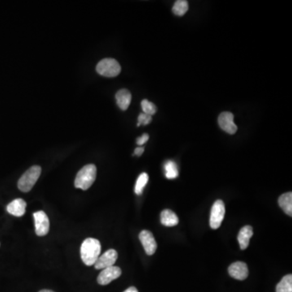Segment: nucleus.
Wrapping results in <instances>:
<instances>
[{"label":"nucleus","instance_id":"obj_1","mask_svg":"<svg viewBox=\"0 0 292 292\" xmlns=\"http://www.w3.org/2000/svg\"><path fill=\"white\" fill-rule=\"evenodd\" d=\"M101 244L99 240L94 238H88L84 240L81 247V257L85 266H91L95 264L100 257Z\"/></svg>","mask_w":292,"mask_h":292},{"label":"nucleus","instance_id":"obj_2","mask_svg":"<svg viewBox=\"0 0 292 292\" xmlns=\"http://www.w3.org/2000/svg\"><path fill=\"white\" fill-rule=\"evenodd\" d=\"M96 176V166L94 164H88L77 173L75 179V187L85 191L89 189L94 183Z\"/></svg>","mask_w":292,"mask_h":292},{"label":"nucleus","instance_id":"obj_3","mask_svg":"<svg viewBox=\"0 0 292 292\" xmlns=\"http://www.w3.org/2000/svg\"><path fill=\"white\" fill-rule=\"evenodd\" d=\"M42 168L39 166H31L18 181V188L23 192H28L39 179Z\"/></svg>","mask_w":292,"mask_h":292},{"label":"nucleus","instance_id":"obj_4","mask_svg":"<svg viewBox=\"0 0 292 292\" xmlns=\"http://www.w3.org/2000/svg\"><path fill=\"white\" fill-rule=\"evenodd\" d=\"M98 74L106 77H117L121 72V67L117 60L114 59H104L97 65Z\"/></svg>","mask_w":292,"mask_h":292},{"label":"nucleus","instance_id":"obj_5","mask_svg":"<svg viewBox=\"0 0 292 292\" xmlns=\"http://www.w3.org/2000/svg\"><path fill=\"white\" fill-rule=\"evenodd\" d=\"M225 209L224 202L222 200H218L214 202L210 211V218H209V226L212 229L216 230L220 227L223 219H224Z\"/></svg>","mask_w":292,"mask_h":292},{"label":"nucleus","instance_id":"obj_6","mask_svg":"<svg viewBox=\"0 0 292 292\" xmlns=\"http://www.w3.org/2000/svg\"><path fill=\"white\" fill-rule=\"evenodd\" d=\"M34 219L35 232L38 236H45L48 234L50 230V221L44 211L35 212L33 214Z\"/></svg>","mask_w":292,"mask_h":292},{"label":"nucleus","instance_id":"obj_7","mask_svg":"<svg viewBox=\"0 0 292 292\" xmlns=\"http://www.w3.org/2000/svg\"><path fill=\"white\" fill-rule=\"evenodd\" d=\"M122 274L121 269L118 266H111L108 268L103 269L98 277V283L100 285L106 286L111 284L112 281L120 277Z\"/></svg>","mask_w":292,"mask_h":292},{"label":"nucleus","instance_id":"obj_8","mask_svg":"<svg viewBox=\"0 0 292 292\" xmlns=\"http://www.w3.org/2000/svg\"><path fill=\"white\" fill-rule=\"evenodd\" d=\"M118 259V253L115 249H109L100 256L94 264L97 270H103L113 266Z\"/></svg>","mask_w":292,"mask_h":292},{"label":"nucleus","instance_id":"obj_9","mask_svg":"<svg viewBox=\"0 0 292 292\" xmlns=\"http://www.w3.org/2000/svg\"><path fill=\"white\" fill-rule=\"evenodd\" d=\"M139 239L146 251V254L148 256L153 255L157 250V244L153 234L149 231L144 230L140 233Z\"/></svg>","mask_w":292,"mask_h":292},{"label":"nucleus","instance_id":"obj_10","mask_svg":"<svg viewBox=\"0 0 292 292\" xmlns=\"http://www.w3.org/2000/svg\"><path fill=\"white\" fill-rule=\"evenodd\" d=\"M218 125L223 131L233 135L237 132V125L234 122V115L231 112H223L218 117Z\"/></svg>","mask_w":292,"mask_h":292},{"label":"nucleus","instance_id":"obj_11","mask_svg":"<svg viewBox=\"0 0 292 292\" xmlns=\"http://www.w3.org/2000/svg\"><path fill=\"white\" fill-rule=\"evenodd\" d=\"M228 273L231 277L237 280H245L249 276V268L246 263L242 262H235L228 268Z\"/></svg>","mask_w":292,"mask_h":292},{"label":"nucleus","instance_id":"obj_12","mask_svg":"<svg viewBox=\"0 0 292 292\" xmlns=\"http://www.w3.org/2000/svg\"><path fill=\"white\" fill-rule=\"evenodd\" d=\"M26 205V202L23 199H15L14 201L7 205V211L15 217H22L25 214Z\"/></svg>","mask_w":292,"mask_h":292},{"label":"nucleus","instance_id":"obj_13","mask_svg":"<svg viewBox=\"0 0 292 292\" xmlns=\"http://www.w3.org/2000/svg\"><path fill=\"white\" fill-rule=\"evenodd\" d=\"M253 236V227L251 226H245L240 230V233L238 235V241L240 244V249L242 250L246 249L249 245L250 239Z\"/></svg>","mask_w":292,"mask_h":292},{"label":"nucleus","instance_id":"obj_14","mask_svg":"<svg viewBox=\"0 0 292 292\" xmlns=\"http://www.w3.org/2000/svg\"><path fill=\"white\" fill-rule=\"evenodd\" d=\"M116 98L120 109L126 111L131 103L132 94L129 90L123 89L116 93Z\"/></svg>","mask_w":292,"mask_h":292},{"label":"nucleus","instance_id":"obj_15","mask_svg":"<svg viewBox=\"0 0 292 292\" xmlns=\"http://www.w3.org/2000/svg\"><path fill=\"white\" fill-rule=\"evenodd\" d=\"M161 223L165 227H174L179 223V218L170 209H164L161 213Z\"/></svg>","mask_w":292,"mask_h":292},{"label":"nucleus","instance_id":"obj_16","mask_svg":"<svg viewBox=\"0 0 292 292\" xmlns=\"http://www.w3.org/2000/svg\"><path fill=\"white\" fill-rule=\"evenodd\" d=\"M279 205L286 214L292 217V193L291 192H287L279 196Z\"/></svg>","mask_w":292,"mask_h":292},{"label":"nucleus","instance_id":"obj_17","mask_svg":"<svg viewBox=\"0 0 292 292\" xmlns=\"http://www.w3.org/2000/svg\"><path fill=\"white\" fill-rule=\"evenodd\" d=\"M276 292H292V275H288L282 279L277 285Z\"/></svg>","mask_w":292,"mask_h":292},{"label":"nucleus","instance_id":"obj_18","mask_svg":"<svg viewBox=\"0 0 292 292\" xmlns=\"http://www.w3.org/2000/svg\"><path fill=\"white\" fill-rule=\"evenodd\" d=\"M165 175L168 179H174L179 176V171L177 165L174 161H167L164 166Z\"/></svg>","mask_w":292,"mask_h":292},{"label":"nucleus","instance_id":"obj_19","mask_svg":"<svg viewBox=\"0 0 292 292\" xmlns=\"http://www.w3.org/2000/svg\"><path fill=\"white\" fill-rule=\"evenodd\" d=\"M188 10V2L185 0H178L174 2V6L172 7V11L174 14L179 16L185 15L186 12Z\"/></svg>","mask_w":292,"mask_h":292},{"label":"nucleus","instance_id":"obj_20","mask_svg":"<svg viewBox=\"0 0 292 292\" xmlns=\"http://www.w3.org/2000/svg\"><path fill=\"white\" fill-rule=\"evenodd\" d=\"M148 175L146 173H142L140 174V176L138 177L137 183H136L135 186V193L137 195H142L144 190L146 184L148 183Z\"/></svg>","mask_w":292,"mask_h":292},{"label":"nucleus","instance_id":"obj_21","mask_svg":"<svg viewBox=\"0 0 292 292\" xmlns=\"http://www.w3.org/2000/svg\"><path fill=\"white\" fill-rule=\"evenodd\" d=\"M142 107L143 110V113L147 114L148 116H153L157 112V107L153 103H150L149 101L144 100L142 102Z\"/></svg>","mask_w":292,"mask_h":292},{"label":"nucleus","instance_id":"obj_22","mask_svg":"<svg viewBox=\"0 0 292 292\" xmlns=\"http://www.w3.org/2000/svg\"><path fill=\"white\" fill-rule=\"evenodd\" d=\"M151 121H152V116H148L147 114H140L138 116V126L148 125V124H150Z\"/></svg>","mask_w":292,"mask_h":292},{"label":"nucleus","instance_id":"obj_23","mask_svg":"<svg viewBox=\"0 0 292 292\" xmlns=\"http://www.w3.org/2000/svg\"><path fill=\"white\" fill-rule=\"evenodd\" d=\"M148 138L149 137H148V134L144 133L141 138H138L137 143H138V146H143V145L146 144V142H148Z\"/></svg>","mask_w":292,"mask_h":292},{"label":"nucleus","instance_id":"obj_24","mask_svg":"<svg viewBox=\"0 0 292 292\" xmlns=\"http://www.w3.org/2000/svg\"><path fill=\"white\" fill-rule=\"evenodd\" d=\"M145 148L143 147H138L134 151V155H137L138 157L142 156V153H144Z\"/></svg>","mask_w":292,"mask_h":292},{"label":"nucleus","instance_id":"obj_25","mask_svg":"<svg viewBox=\"0 0 292 292\" xmlns=\"http://www.w3.org/2000/svg\"><path fill=\"white\" fill-rule=\"evenodd\" d=\"M124 292H138V290L135 287H131V288H128Z\"/></svg>","mask_w":292,"mask_h":292},{"label":"nucleus","instance_id":"obj_26","mask_svg":"<svg viewBox=\"0 0 292 292\" xmlns=\"http://www.w3.org/2000/svg\"><path fill=\"white\" fill-rule=\"evenodd\" d=\"M39 292H53V291H50V290H42V291H40Z\"/></svg>","mask_w":292,"mask_h":292}]
</instances>
